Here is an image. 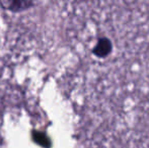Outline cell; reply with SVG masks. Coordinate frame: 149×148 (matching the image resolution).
<instances>
[{
	"label": "cell",
	"instance_id": "cell-2",
	"mask_svg": "<svg viewBox=\"0 0 149 148\" xmlns=\"http://www.w3.org/2000/svg\"><path fill=\"white\" fill-rule=\"evenodd\" d=\"M0 148H1V143H0Z\"/></svg>",
	"mask_w": 149,
	"mask_h": 148
},
{
	"label": "cell",
	"instance_id": "cell-1",
	"mask_svg": "<svg viewBox=\"0 0 149 148\" xmlns=\"http://www.w3.org/2000/svg\"><path fill=\"white\" fill-rule=\"evenodd\" d=\"M35 0H0V6L12 12H19L30 8Z\"/></svg>",
	"mask_w": 149,
	"mask_h": 148
}]
</instances>
